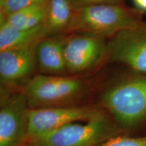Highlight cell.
I'll return each instance as SVG.
<instances>
[{"instance_id": "6da1fadb", "label": "cell", "mask_w": 146, "mask_h": 146, "mask_svg": "<svg viewBox=\"0 0 146 146\" xmlns=\"http://www.w3.org/2000/svg\"><path fill=\"white\" fill-rule=\"evenodd\" d=\"M97 107L106 113L122 134L131 135L146 123V74L106 85L98 94Z\"/></svg>"}, {"instance_id": "7a4b0ae2", "label": "cell", "mask_w": 146, "mask_h": 146, "mask_svg": "<svg viewBox=\"0 0 146 146\" xmlns=\"http://www.w3.org/2000/svg\"><path fill=\"white\" fill-rule=\"evenodd\" d=\"M30 109L83 106L77 103L87 92L83 80L75 76L37 74L24 85Z\"/></svg>"}, {"instance_id": "3957f363", "label": "cell", "mask_w": 146, "mask_h": 146, "mask_svg": "<svg viewBox=\"0 0 146 146\" xmlns=\"http://www.w3.org/2000/svg\"><path fill=\"white\" fill-rule=\"evenodd\" d=\"M123 135L106 112L84 124L72 123L29 139V146H95Z\"/></svg>"}, {"instance_id": "277c9868", "label": "cell", "mask_w": 146, "mask_h": 146, "mask_svg": "<svg viewBox=\"0 0 146 146\" xmlns=\"http://www.w3.org/2000/svg\"><path fill=\"white\" fill-rule=\"evenodd\" d=\"M137 14L116 3L91 5L74 10L69 30L114 36L125 29L139 24Z\"/></svg>"}, {"instance_id": "5b68a950", "label": "cell", "mask_w": 146, "mask_h": 146, "mask_svg": "<svg viewBox=\"0 0 146 146\" xmlns=\"http://www.w3.org/2000/svg\"><path fill=\"white\" fill-rule=\"evenodd\" d=\"M28 98L21 90L3 93L0 106V146H24L29 137Z\"/></svg>"}, {"instance_id": "8992f818", "label": "cell", "mask_w": 146, "mask_h": 146, "mask_svg": "<svg viewBox=\"0 0 146 146\" xmlns=\"http://www.w3.org/2000/svg\"><path fill=\"white\" fill-rule=\"evenodd\" d=\"M104 112L97 106L87 105L30 109L28 139L68 124L88 122Z\"/></svg>"}, {"instance_id": "52a82bcc", "label": "cell", "mask_w": 146, "mask_h": 146, "mask_svg": "<svg viewBox=\"0 0 146 146\" xmlns=\"http://www.w3.org/2000/svg\"><path fill=\"white\" fill-rule=\"evenodd\" d=\"M110 60L146 74V23L122 31L107 43Z\"/></svg>"}, {"instance_id": "ba28073f", "label": "cell", "mask_w": 146, "mask_h": 146, "mask_svg": "<svg viewBox=\"0 0 146 146\" xmlns=\"http://www.w3.org/2000/svg\"><path fill=\"white\" fill-rule=\"evenodd\" d=\"M106 54L107 44L103 36L83 33L66 39V66L70 72H81L96 66Z\"/></svg>"}, {"instance_id": "9c48e42d", "label": "cell", "mask_w": 146, "mask_h": 146, "mask_svg": "<svg viewBox=\"0 0 146 146\" xmlns=\"http://www.w3.org/2000/svg\"><path fill=\"white\" fill-rule=\"evenodd\" d=\"M36 45L0 51L1 85H15L32 72L35 64Z\"/></svg>"}, {"instance_id": "30bf717a", "label": "cell", "mask_w": 146, "mask_h": 146, "mask_svg": "<svg viewBox=\"0 0 146 146\" xmlns=\"http://www.w3.org/2000/svg\"><path fill=\"white\" fill-rule=\"evenodd\" d=\"M66 39L61 36L44 38L37 43L36 58L43 72L58 74L66 70L64 56Z\"/></svg>"}, {"instance_id": "8fae6325", "label": "cell", "mask_w": 146, "mask_h": 146, "mask_svg": "<svg viewBox=\"0 0 146 146\" xmlns=\"http://www.w3.org/2000/svg\"><path fill=\"white\" fill-rule=\"evenodd\" d=\"M47 36L44 24L31 29L19 30L1 21L0 51L35 45Z\"/></svg>"}, {"instance_id": "7c38bea8", "label": "cell", "mask_w": 146, "mask_h": 146, "mask_svg": "<svg viewBox=\"0 0 146 146\" xmlns=\"http://www.w3.org/2000/svg\"><path fill=\"white\" fill-rule=\"evenodd\" d=\"M46 8L44 26L48 35L68 29L74 12L70 0H47Z\"/></svg>"}, {"instance_id": "4fadbf2b", "label": "cell", "mask_w": 146, "mask_h": 146, "mask_svg": "<svg viewBox=\"0 0 146 146\" xmlns=\"http://www.w3.org/2000/svg\"><path fill=\"white\" fill-rule=\"evenodd\" d=\"M46 16V3H45L31 5L5 17L1 16V21L5 22L12 28L27 30L44 24Z\"/></svg>"}, {"instance_id": "5bb4252c", "label": "cell", "mask_w": 146, "mask_h": 146, "mask_svg": "<svg viewBox=\"0 0 146 146\" xmlns=\"http://www.w3.org/2000/svg\"><path fill=\"white\" fill-rule=\"evenodd\" d=\"M47 0H0L1 16H7L31 5L41 4Z\"/></svg>"}, {"instance_id": "9a60e30c", "label": "cell", "mask_w": 146, "mask_h": 146, "mask_svg": "<svg viewBox=\"0 0 146 146\" xmlns=\"http://www.w3.org/2000/svg\"><path fill=\"white\" fill-rule=\"evenodd\" d=\"M95 146H146V136L119 135L108 139Z\"/></svg>"}, {"instance_id": "2e32d148", "label": "cell", "mask_w": 146, "mask_h": 146, "mask_svg": "<svg viewBox=\"0 0 146 146\" xmlns=\"http://www.w3.org/2000/svg\"><path fill=\"white\" fill-rule=\"evenodd\" d=\"M120 1L121 0H70V2L73 10H76L88 5L116 3Z\"/></svg>"}, {"instance_id": "e0dca14e", "label": "cell", "mask_w": 146, "mask_h": 146, "mask_svg": "<svg viewBox=\"0 0 146 146\" xmlns=\"http://www.w3.org/2000/svg\"><path fill=\"white\" fill-rule=\"evenodd\" d=\"M133 1L139 10L146 12V0H133Z\"/></svg>"}, {"instance_id": "ac0fdd59", "label": "cell", "mask_w": 146, "mask_h": 146, "mask_svg": "<svg viewBox=\"0 0 146 146\" xmlns=\"http://www.w3.org/2000/svg\"><path fill=\"white\" fill-rule=\"evenodd\" d=\"M24 146H29V145H25Z\"/></svg>"}]
</instances>
